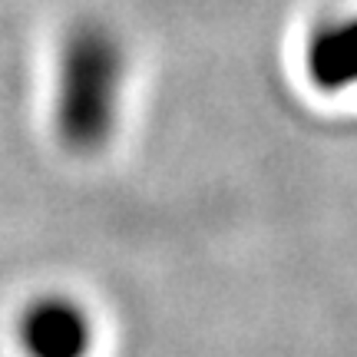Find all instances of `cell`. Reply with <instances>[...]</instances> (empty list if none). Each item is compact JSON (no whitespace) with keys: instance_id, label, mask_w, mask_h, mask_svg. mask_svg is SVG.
Instances as JSON below:
<instances>
[{"instance_id":"7a4b0ae2","label":"cell","mask_w":357,"mask_h":357,"mask_svg":"<svg viewBox=\"0 0 357 357\" xmlns=\"http://www.w3.org/2000/svg\"><path fill=\"white\" fill-rule=\"evenodd\" d=\"M20 341L33 357H79L89 344L86 314L63 298L40 301L24 314Z\"/></svg>"},{"instance_id":"3957f363","label":"cell","mask_w":357,"mask_h":357,"mask_svg":"<svg viewBox=\"0 0 357 357\" xmlns=\"http://www.w3.org/2000/svg\"><path fill=\"white\" fill-rule=\"evenodd\" d=\"M307 77L321 89L357 86V13L324 20L307 40Z\"/></svg>"},{"instance_id":"6da1fadb","label":"cell","mask_w":357,"mask_h":357,"mask_svg":"<svg viewBox=\"0 0 357 357\" xmlns=\"http://www.w3.org/2000/svg\"><path fill=\"white\" fill-rule=\"evenodd\" d=\"M129 89V53L109 24H79L56 70V132L77 153H96L116 136Z\"/></svg>"}]
</instances>
